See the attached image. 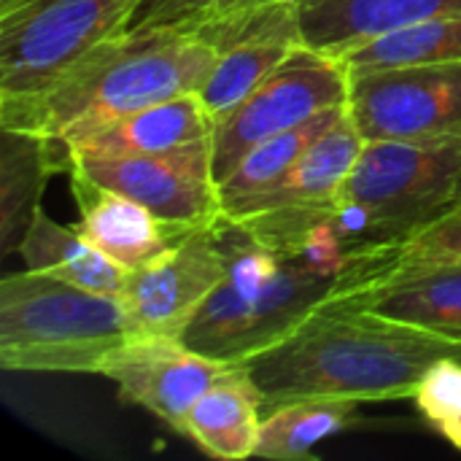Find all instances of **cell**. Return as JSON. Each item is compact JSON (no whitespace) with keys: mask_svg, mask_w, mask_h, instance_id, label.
Masks as SVG:
<instances>
[{"mask_svg":"<svg viewBox=\"0 0 461 461\" xmlns=\"http://www.w3.org/2000/svg\"><path fill=\"white\" fill-rule=\"evenodd\" d=\"M221 240L224 278L181 340L232 365L278 346L319 308L367 289L402 249L351 240L335 227V219L265 238L224 216Z\"/></svg>","mask_w":461,"mask_h":461,"instance_id":"6da1fadb","label":"cell"},{"mask_svg":"<svg viewBox=\"0 0 461 461\" xmlns=\"http://www.w3.org/2000/svg\"><path fill=\"white\" fill-rule=\"evenodd\" d=\"M362 292L319 308L286 340L243 362L265 413L294 400H413L438 359H461V340L386 316Z\"/></svg>","mask_w":461,"mask_h":461,"instance_id":"7a4b0ae2","label":"cell"},{"mask_svg":"<svg viewBox=\"0 0 461 461\" xmlns=\"http://www.w3.org/2000/svg\"><path fill=\"white\" fill-rule=\"evenodd\" d=\"M216 59L219 51L186 30H122L70 62L32 100L0 108V127L49 138L68 173L65 146L113 119L200 92Z\"/></svg>","mask_w":461,"mask_h":461,"instance_id":"3957f363","label":"cell"},{"mask_svg":"<svg viewBox=\"0 0 461 461\" xmlns=\"http://www.w3.org/2000/svg\"><path fill=\"white\" fill-rule=\"evenodd\" d=\"M132 338L122 297L38 270L0 278V367L14 373L103 375Z\"/></svg>","mask_w":461,"mask_h":461,"instance_id":"277c9868","label":"cell"},{"mask_svg":"<svg viewBox=\"0 0 461 461\" xmlns=\"http://www.w3.org/2000/svg\"><path fill=\"white\" fill-rule=\"evenodd\" d=\"M461 197V138L365 140L335 197V227L365 243L402 246Z\"/></svg>","mask_w":461,"mask_h":461,"instance_id":"5b68a950","label":"cell"},{"mask_svg":"<svg viewBox=\"0 0 461 461\" xmlns=\"http://www.w3.org/2000/svg\"><path fill=\"white\" fill-rule=\"evenodd\" d=\"M140 0H35L0 16V108L43 92L70 62L127 30Z\"/></svg>","mask_w":461,"mask_h":461,"instance_id":"8992f818","label":"cell"},{"mask_svg":"<svg viewBox=\"0 0 461 461\" xmlns=\"http://www.w3.org/2000/svg\"><path fill=\"white\" fill-rule=\"evenodd\" d=\"M351 76L330 54L297 46L284 65L267 76L235 111L216 122L213 176L221 184L235 165L262 140L281 135L313 116L348 103Z\"/></svg>","mask_w":461,"mask_h":461,"instance_id":"52a82bcc","label":"cell"},{"mask_svg":"<svg viewBox=\"0 0 461 461\" xmlns=\"http://www.w3.org/2000/svg\"><path fill=\"white\" fill-rule=\"evenodd\" d=\"M348 113L365 140L461 138V59L351 73Z\"/></svg>","mask_w":461,"mask_h":461,"instance_id":"ba28073f","label":"cell"},{"mask_svg":"<svg viewBox=\"0 0 461 461\" xmlns=\"http://www.w3.org/2000/svg\"><path fill=\"white\" fill-rule=\"evenodd\" d=\"M68 170H81L92 181L138 200L159 219L173 224L197 230L211 227L224 216L219 181L213 176L211 138L159 154H70Z\"/></svg>","mask_w":461,"mask_h":461,"instance_id":"9c48e42d","label":"cell"},{"mask_svg":"<svg viewBox=\"0 0 461 461\" xmlns=\"http://www.w3.org/2000/svg\"><path fill=\"white\" fill-rule=\"evenodd\" d=\"M365 138L346 113L265 192L224 208V216L254 235H289L332 219L340 184L348 178Z\"/></svg>","mask_w":461,"mask_h":461,"instance_id":"30bf717a","label":"cell"},{"mask_svg":"<svg viewBox=\"0 0 461 461\" xmlns=\"http://www.w3.org/2000/svg\"><path fill=\"white\" fill-rule=\"evenodd\" d=\"M221 219L194 230L157 262L127 273L122 303L132 335L184 338L227 270Z\"/></svg>","mask_w":461,"mask_h":461,"instance_id":"8fae6325","label":"cell"},{"mask_svg":"<svg viewBox=\"0 0 461 461\" xmlns=\"http://www.w3.org/2000/svg\"><path fill=\"white\" fill-rule=\"evenodd\" d=\"M235 365L205 357L170 335H132L103 367L119 397L149 411L173 432L184 424L194 402Z\"/></svg>","mask_w":461,"mask_h":461,"instance_id":"7c38bea8","label":"cell"},{"mask_svg":"<svg viewBox=\"0 0 461 461\" xmlns=\"http://www.w3.org/2000/svg\"><path fill=\"white\" fill-rule=\"evenodd\" d=\"M68 178L78 208L76 230L124 270L157 262L194 232V227L159 219L138 200L92 181L81 170H68Z\"/></svg>","mask_w":461,"mask_h":461,"instance_id":"4fadbf2b","label":"cell"},{"mask_svg":"<svg viewBox=\"0 0 461 461\" xmlns=\"http://www.w3.org/2000/svg\"><path fill=\"white\" fill-rule=\"evenodd\" d=\"M375 311L461 340V254H405L362 292Z\"/></svg>","mask_w":461,"mask_h":461,"instance_id":"5bb4252c","label":"cell"},{"mask_svg":"<svg viewBox=\"0 0 461 461\" xmlns=\"http://www.w3.org/2000/svg\"><path fill=\"white\" fill-rule=\"evenodd\" d=\"M454 11L461 0H297L303 43L330 57Z\"/></svg>","mask_w":461,"mask_h":461,"instance_id":"9a60e30c","label":"cell"},{"mask_svg":"<svg viewBox=\"0 0 461 461\" xmlns=\"http://www.w3.org/2000/svg\"><path fill=\"white\" fill-rule=\"evenodd\" d=\"M216 122L203 105L200 95H181L122 119H113L84 138L65 146V154L84 157H132V154H159L186 143H197L213 135Z\"/></svg>","mask_w":461,"mask_h":461,"instance_id":"2e32d148","label":"cell"},{"mask_svg":"<svg viewBox=\"0 0 461 461\" xmlns=\"http://www.w3.org/2000/svg\"><path fill=\"white\" fill-rule=\"evenodd\" d=\"M262 416V389L246 365H235L194 402L181 438L192 440L211 459H251L257 454Z\"/></svg>","mask_w":461,"mask_h":461,"instance_id":"e0dca14e","label":"cell"},{"mask_svg":"<svg viewBox=\"0 0 461 461\" xmlns=\"http://www.w3.org/2000/svg\"><path fill=\"white\" fill-rule=\"evenodd\" d=\"M54 173H65L57 146L30 130L0 127V251L14 254L43 208V189Z\"/></svg>","mask_w":461,"mask_h":461,"instance_id":"ac0fdd59","label":"cell"},{"mask_svg":"<svg viewBox=\"0 0 461 461\" xmlns=\"http://www.w3.org/2000/svg\"><path fill=\"white\" fill-rule=\"evenodd\" d=\"M16 254L30 270L116 297H122L130 273L95 249L76 227L57 224L43 208L32 216V224L27 227Z\"/></svg>","mask_w":461,"mask_h":461,"instance_id":"d6986e66","label":"cell"},{"mask_svg":"<svg viewBox=\"0 0 461 461\" xmlns=\"http://www.w3.org/2000/svg\"><path fill=\"white\" fill-rule=\"evenodd\" d=\"M348 76L365 70L440 65L461 59V11L432 16L427 22L386 32L367 43H359L335 57Z\"/></svg>","mask_w":461,"mask_h":461,"instance_id":"ffe728a7","label":"cell"},{"mask_svg":"<svg viewBox=\"0 0 461 461\" xmlns=\"http://www.w3.org/2000/svg\"><path fill=\"white\" fill-rule=\"evenodd\" d=\"M354 400H294L262 416L257 459H311L316 443L343 432L357 421Z\"/></svg>","mask_w":461,"mask_h":461,"instance_id":"44dd1931","label":"cell"},{"mask_svg":"<svg viewBox=\"0 0 461 461\" xmlns=\"http://www.w3.org/2000/svg\"><path fill=\"white\" fill-rule=\"evenodd\" d=\"M297 46H303L300 38L270 35L238 43L230 51L219 54L211 76L197 92L211 119L219 122L230 111H235L267 76H273L284 65V59Z\"/></svg>","mask_w":461,"mask_h":461,"instance_id":"7402d4cb","label":"cell"},{"mask_svg":"<svg viewBox=\"0 0 461 461\" xmlns=\"http://www.w3.org/2000/svg\"><path fill=\"white\" fill-rule=\"evenodd\" d=\"M346 105L330 108L319 116H313L311 122L292 127L281 135H273L267 140H262L259 146H254L238 165L235 170L219 184L221 192V208H230L240 200H249L265 189H270L343 113Z\"/></svg>","mask_w":461,"mask_h":461,"instance_id":"603a6c76","label":"cell"},{"mask_svg":"<svg viewBox=\"0 0 461 461\" xmlns=\"http://www.w3.org/2000/svg\"><path fill=\"white\" fill-rule=\"evenodd\" d=\"M413 402L424 421L461 451V359H438L421 378Z\"/></svg>","mask_w":461,"mask_h":461,"instance_id":"cb8c5ba5","label":"cell"},{"mask_svg":"<svg viewBox=\"0 0 461 461\" xmlns=\"http://www.w3.org/2000/svg\"><path fill=\"white\" fill-rule=\"evenodd\" d=\"M284 0H140L127 30H151V27H192L224 14L251 11Z\"/></svg>","mask_w":461,"mask_h":461,"instance_id":"d4e9b609","label":"cell"},{"mask_svg":"<svg viewBox=\"0 0 461 461\" xmlns=\"http://www.w3.org/2000/svg\"><path fill=\"white\" fill-rule=\"evenodd\" d=\"M405 254H461V197L427 230L402 243Z\"/></svg>","mask_w":461,"mask_h":461,"instance_id":"484cf974","label":"cell"},{"mask_svg":"<svg viewBox=\"0 0 461 461\" xmlns=\"http://www.w3.org/2000/svg\"><path fill=\"white\" fill-rule=\"evenodd\" d=\"M35 0H0V16H8V14H16L27 5H32Z\"/></svg>","mask_w":461,"mask_h":461,"instance_id":"4316f807","label":"cell"}]
</instances>
